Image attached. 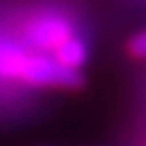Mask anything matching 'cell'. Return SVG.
<instances>
[{"mask_svg":"<svg viewBox=\"0 0 146 146\" xmlns=\"http://www.w3.org/2000/svg\"><path fill=\"white\" fill-rule=\"evenodd\" d=\"M0 78L47 90H80L85 85L83 71H71L50 54L35 52L7 35H0Z\"/></svg>","mask_w":146,"mask_h":146,"instance_id":"obj_1","label":"cell"},{"mask_svg":"<svg viewBox=\"0 0 146 146\" xmlns=\"http://www.w3.org/2000/svg\"><path fill=\"white\" fill-rule=\"evenodd\" d=\"M73 35L76 33H73L68 17H64L59 12H38L29 17V21L24 26L26 45L35 52L50 54V57H54V52Z\"/></svg>","mask_w":146,"mask_h":146,"instance_id":"obj_2","label":"cell"},{"mask_svg":"<svg viewBox=\"0 0 146 146\" xmlns=\"http://www.w3.org/2000/svg\"><path fill=\"white\" fill-rule=\"evenodd\" d=\"M54 59L59 64H64L66 68H71V71H83V66L90 59L87 42L80 38V35H73V38H68L57 52H54Z\"/></svg>","mask_w":146,"mask_h":146,"instance_id":"obj_3","label":"cell"},{"mask_svg":"<svg viewBox=\"0 0 146 146\" xmlns=\"http://www.w3.org/2000/svg\"><path fill=\"white\" fill-rule=\"evenodd\" d=\"M127 54L132 59H146V29L134 33L127 42Z\"/></svg>","mask_w":146,"mask_h":146,"instance_id":"obj_4","label":"cell"}]
</instances>
